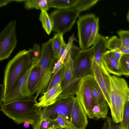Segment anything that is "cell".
I'll list each match as a JSON object with an SVG mask.
<instances>
[{
	"instance_id": "cell-1",
	"label": "cell",
	"mask_w": 129,
	"mask_h": 129,
	"mask_svg": "<svg viewBox=\"0 0 129 129\" xmlns=\"http://www.w3.org/2000/svg\"><path fill=\"white\" fill-rule=\"evenodd\" d=\"M33 98L0 103V111L17 124L29 122L33 128L42 120V107L37 106V100Z\"/></svg>"
},
{
	"instance_id": "cell-2",
	"label": "cell",
	"mask_w": 129,
	"mask_h": 129,
	"mask_svg": "<svg viewBox=\"0 0 129 129\" xmlns=\"http://www.w3.org/2000/svg\"><path fill=\"white\" fill-rule=\"evenodd\" d=\"M28 50L20 51L7 63L4 70L2 100L9 94L29 69Z\"/></svg>"
},
{
	"instance_id": "cell-3",
	"label": "cell",
	"mask_w": 129,
	"mask_h": 129,
	"mask_svg": "<svg viewBox=\"0 0 129 129\" xmlns=\"http://www.w3.org/2000/svg\"><path fill=\"white\" fill-rule=\"evenodd\" d=\"M52 38L42 45L41 53L39 63L40 67V76L37 87L35 99L42 96L46 90L53 74L52 71L55 59L54 57Z\"/></svg>"
},
{
	"instance_id": "cell-4",
	"label": "cell",
	"mask_w": 129,
	"mask_h": 129,
	"mask_svg": "<svg viewBox=\"0 0 129 129\" xmlns=\"http://www.w3.org/2000/svg\"><path fill=\"white\" fill-rule=\"evenodd\" d=\"M109 78L110 89L109 107L112 110H115L116 108L115 122L118 123L121 121L124 104L129 100V87L123 78L110 75Z\"/></svg>"
},
{
	"instance_id": "cell-5",
	"label": "cell",
	"mask_w": 129,
	"mask_h": 129,
	"mask_svg": "<svg viewBox=\"0 0 129 129\" xmlns=\"http://www.w3.org/2000/svg\"><path fill=\"white\" fill-rule=\"evenodd\" d=\"M75 92L60 95L53 104L42 107V119H56L58 114L61 115L71 122V116L74 102Z\"/></svg>"
},
{
	"instance_id": "cell-6",
	"label": "cell",
	"mask_w": 129,
	"mask_h": 129,
	"mask_svg": "<svg viewBox=\"0 0 129 129\" xmlns=\"http://www.w3.org/2000/svg\"><path fill=\"white\" fill-rule=\"evenodd\" d=\"M80 13L74 8L58 9L49 15L53 23L52 30L63 35L70 30Z\"/></svg>"
},
{
	"instance_id": "cell-7",
	"label": "cell",
	"mask_w": 129,
	"mask_h": 129,
	"mask_svg": "<svg viewBox=\"0 0 129 129\" xmlns=\"http://www.w3.org/2000/svg\"><path fill=\"white\" fill-rule=\"evenodd\" d=\"M94 52L92 47L81 50L74 60V84L77 86L82 78L93 74Z\"/></svg>"
},
{
	"instance_id": "cell-8",
	"label": "cell",
	"mask_w": 129,
	"mask_h": 129,
	"mask_svg": "<svg viewBox=\"0 0 129 129\" xmlns=\"http://www.w3.org/2000/svg\"><path fill=\"white\" fill-rule=\"evenodd\" d=\"M16 21L10 22L0 33V60L8 58L17 44L16 34Z\"/></svg>"
},
{
	"instance_id": "cell-9",
	"label": "cell",
	"mask_w": 129,
	"mask_h": 129,
	"mask_svg": "<svg viewBox=\"0 0 129 129\" xmlns=\"http://www.w3.org/2000/svg\"><path fill=\"white\" fill-rule=\"evenodd\" d=\"M34 66L31 67L28 69L9 94L5 98L1 101L0 103L6 104L15 101L27 100L35 97L31 94L28 85V79Z\"/></svg>"
},
{
	"instance_id": "cell-10",
	"label": "cell",
	"mask_w": 129,
	"mask_h": 129,
	"mask_svg": "<svg viewBox=\"0 0 129 129\" xmlns=\"http://www.w3.org/2000/svg\"><path fill=\"white\" fill-rule=\"evenodd\" d=\"M96 18L93 14H87L79 18L77 25L79 45L81 50L88 48V43Z\"/></svg>"
},
{
	"instance_id": "cell-11",
	"label": "cell",
	"mask_w": 129,
	"mask_h": 129,
	"mask_svg": "<svg viewBox=\"0 0 129 129\" xmlns=\"http://www.w3.org/2000/svg\"><path fill=\"white\" fill-rule=\"evenodd\" d=\"M75 94L88 117L91 119H94L92 114V108L95 100L84 78L81 79L78 82Z\"/></svg>"
},
{
	"instance_id": "cell-12",
	"label": "cell",
	"mask_w": 129,
	"mask_h": 129,
	"mask_svg": "<svg viewBox=\"0 0 129 129\" xmlns=\"http://www.w3.org/2000/svg\"><path fill=\"white\" fill-rule=\"evenodd\" d=\"M93 75L100 88L109 106L110 105V75L104 64L100 65L94 60L92 62Z\"/></svg>"
},
{
	"instance_id": "cell-13",
	"label": "cell",
	"mask_w": 129,
	"mask_h": 129,
	"mask_svg": "<svg viewBox=\"0 0 129 129\" xmlns=\"http://www.w3.org/2000/svg\"><path fill=\"white\" fill-rule=\"evenodd\" d=\"M64 71L62 86V91L60 95H64L76 91L77 86L74 85V60L68 52L64 62Z\"/></svg>"
},
{
	"instance_id": "cell-14",
	"label": "cell",
	"mask_w": 129,
	"mask_h": 129,
	"mask_svg": "<svg viewBox=\"0 0 129 129\" xmlns=\"http://www.w3.org/2000/svg\"><path fill=\"white\" fill-rule=\"evenodd\" d=\"M87 116L79 101L75 97L71 120L76 129H85L88 123Z\"/></svg>"
},
{
	"instance_id": "cell-15",
	"label": "cell",
	"mask_w": 129,
	"mask_h": 129,
	"mask_svg": "<svg viewBox=\"0 0 129 129\" xmlns=\"http://www.w3.org/2000/svg\"><path fill=\"white\" fill-rule=\"evenodd\" d=\"M62 91L61 84L58 83L43 93L39 99V102L36 104V105L43 107L52 104L55 102Z\"/></svg>"
},
{
	"instance_id": "cell-16",
	"label": "cell",
	"mask_w": 129,
	"mask_h": 129,
	"mask_svg": "<svg viewBox=\"0 0 129 129\" xmlns=\"http://www.w3.org/2000/svg\"><path fill=\"white\" fill-rule=\"evenodd\" d=\"M102 59L104 66L109 74L118 77L123 75L120 63L114 57L112 51H106L103 54Z\"/></svg>"
},
{
	"instance_id": "cell-17",
	"label": "cell",
	"mask_w": 129,
	"mask_h": 129,
	"mask_svg": "<svg viewBox=\"0 0 129 129\" xmlns=\"http://www.w3.org/2000/svg\"><path fill=\"white\" fill-rule=\"evenodd\" d=\"M84 78L95 101L101 105L108 106L102 90L93 75H89Z\"/></svg>"
},
{
	"instance_id": "cell-18",
	"label": "cell",
	"mask_w": 129,
	"mask_h": 129,
	"mask_svg": "<svg viewBox=\"0 0 129 129\" xmlns=\"http://www.w3.org/2000/svg\"><path fill=\"white\" fill-rule=\"evenodd\" d=\"M107 40L105 37L100 34L92 47L94 52V60L100 65L104 64L102 57L106 51Z\"/></svg>"
},
{
	"instance_id": "cell-19",
	"label": "cell",
	"mask_w": 129,
	"mask_h": 129,
	"mask_svg": "<svg viewBox=\"0 0 129 129\" xmlns=\"http://www.w3.org/2000/svg\"><path fill=\"white\" fill-rule=\"evenodd\" d=\"M40 76V67L39 63L34 66L29 75L28 85L29 91L32 95L36 94Z\"/></svg>"
},
{
	"instance_id": "cell-20",
	"label": "cell",
	"mask_w": 129,
	"mask_h": 129,
	"mask_svg": "<svg viewBox=\"0 0 129 129\" xmlns=\"http://www.w3.org/2000/svg\"><path fill=\"white\" fill-rule=\"evenodd\" d=\"M78 1V0H47L49 8H55L59 9L73 8Z\"/></svg>"
},
{
	"instance_id": "cell-21",
	"label": "cell",
	"mask_w": 129,
	"mask_h": 129,
	"mask_svg": "<svg viewBox=\"0 0 129 129\" xmlns=\"http://www.w3.org/2000/svg\"><path fill=\"white\" fill-rule=\"evenodd\" d=\"M108 106L103 105L98 103L95 101L93 102L92 108V115L94 119H106L107 117Z\"/></svg>"
},
{
	"instance_id": "cell-22",
	"label": "cell",
	"mask_w": 129,
	"mask_h": 129,
	"mask_svg": "<svg viewBox=\"0 0 129 129\" xmlns=\"http://www.w3.org/2000/svg\"><path fill=\"white\" fill-rule=\"evenodd\" d=\"M24 7L26 9H36L48 10L49 8L47 0H25Z\"/></svg>"
},
{
	"instance_id": "cell-23",
	"label": "cell",
	"mask_w": 129,
	"mask_h": 129,
	"mask_svg": "<svg viewBox=\"0 0 129 129\" xmlns=\"http://www.w3.org/2000/svg\"><path fill=\"white\" fill-rule=\"evenodd\" d=\"M29 57V68L33 66H35L39 62L40 57L41 49L40 45L35 43L32 48L28 50Z\"/></svg>"
},
{
	"instance_id": "cell-24",
	"label": "cell",
	"mask_w": 129,
	"mask_h": 129,
	"mask_svg": "<svg viewBox=\"0 0 129 129\" xmlns=\"http://www.w3.org/2000/svg\"><path fill=\"white\" fill-rule=\"evenodd\" d=\"M39 20L46 33L48 35H49L52 30L53 23L47 11L41 10Z\"/></svg>"
},
{
	"instance_id": "cell-25",
	"label": "cell",
	"mask_w": 129,
	"mask_h": 129,
	"mask_svg": "<svg viewBox=\"0 0 129 129\" xmlns=\"http://www.w3.org/2000/svg\"><path fill=\"white\" fill-rule=\"evenodd\" d=\"M63 36L62 34L57 33L52 38L54 57L57 60L59 58L62 43L64 41Z\"/></svg>"
},
{
	"instance_id": "cell-26",
	"label": "cell",
	"mask_w": 129,
	"mask_h": 129,
	"mask_svg": "<svg viewBox=\"0 0 129 129\" xmlns=\"http://www.w3.org/2000/svg\"><path fill=\"white\" fill-rule=\"evenodd\" d=\"M64 68V65L63 64L53 75L46 91L50 89L57 84H61L63 80Z\"/></svg>"
},
{
	"instance_id": "cell-27",
	"label": "cell",
	"mask_w": 129,
	"mask_h": 129,
	"mask_svg": "<svg viewBox=\"0 0 129 129\" xmlns=\"http://www.w3.org/2000/svg\"><path fill=\"white\" fill-rule=\"evenodd\" d=\"M61 128L56 119H42L33 129H56Z\"/></svg>"
},
{
	"instance_id": "cell-28",
	"label": "cell",
	"mask_w": 129,
	"mask_h": 129,
	"mask_svg": "<svg viewBox=\"0 0 129 129\" xmlns=\"http://www.w3.org/2000/svg\"><path fill=\"white\" fill-rule=\"evenodd\" d=\"M99 1V0H78L77 3L73 8L80 13L91 8Z\"/></svg>"
},
{
	"instance_id": "cell-29",
	"label": "cell",
	"mask_w": 129,
	"mask_h": 129,
	"mask_svg": "<svg viewBox=\"0 0 129 129\" xmlns=\"http://www.w3.org/2000/svg\"><path fill=\"white\" fill-rule=\"evenodd\" d=\"M99 18L96 17L94 22L90 37L88 43V48L94 44L99 35L100 34L99 33Z\"/></svg>"
},
{
	"instance_id": "cell-30",
	"label": "cell",
	"mask_w": 129,
	"mask_h": 129,
	"mask_svg": "<svg viewBox=\"0 0 129 129\" xmlns=\"http://www.w3.org/2000/svg\"><path fill=\"white\" fill-rule=\"evenodd\" d=\"M123 45L121 39L116 36H112L107 40V48L110 50H119Z\"/></svg>"
},
{
	"instance_id": "cell-31",
	"label": "cell",
	"mask_w": 129,
	"mask_h": 129,
	"mask_svg": "<svg viewBox=\"0 0 129 129\" xmlns=\"http://www.w3.org/2000/svg\"><path fill=\"white\" fill-rule=\"evenodd\" d=\"M129 122V100L125 103L123 110L121 120L119 124L120 129H124Z\"/></svg>"
},
{
	"instance_id": "cell-32",
	"label": "cell",
	"mask_w": 129,
	"mask_h": 129,
	"mask_svg": "<svg viewBox=\"0 0 129 129\" xmlns=\"http://www.w3.org/2000/svg\"><path fill=\"white\" fill-rule=\"evenodd\" d=\"M119 63L123 75L129 77V54L123 55L121 58Z\"/></svg>"
},
{
	"instance_id": "cell-33",
	"label": "cell",
	"mask_w": 129,
	"mask_h": 129,
	"mask_svg": "<svg viewBox=\"0 0 129 129\" xmlns=\"http://www.w3.org/2000/svg\"><path fill=\"white\" fill-rule=\"evenodd\" d=\"M56 119L61 127L62 128H70L76 129L70 122L61 115L58 114Z\"/></svg>"
},
{
	"instance_id": "cell-34",
	"label": "cell",
	"mask_w": 129,
	"mask_h": 129,
	"mask_svg": "<svg viewBox=\"0 0 129 129\" xmlns=\"http://www.w3.org/2000/svg\"><path fill=\"white\" fill-rule=\"evenodd\" d=\"M117 33L120 38L123 45L129 47V31L119 30Z\"/></svg>"
},
{
	"instance_id": "cell-35",
	"label": "cell",
	"mask_w": 129,
	"mask_h": 129,
	"mask_svg": "<svg viewBox=\"0 0 129 129\" xmlns=\"http://www.w3.org/2000/svg\"><path fill=\"white\" fill-rule=\"evenodd\" d=\"M81 51L80 48L76 46H73L71 47L69 52L73 60Z\"/></svg>"
},
{
	"instance_id": "cell-36",
	"label": "cell",
	"mask_w": 129,
	"mask_h": 129,
	"mask_svg": "<svg viewBox=\"0 0 129 129\" xmlns=\"http://www.w3.org/2000/svg\"><path fill=\"white\" fill-rule=\"evenodd\" d=\"M112 51L113 55L115 59L119 62L122 56L124 55L119 50H116Z\"/></svg>"
},
{
	"instance_id": "cell-37",
	"label": "cell",
	"mask_w": 129,
	"mask_h": 129,
	"mask_svg": "<svg viewBox=\"0 0 129 129\" xmlns=\"http://www.w3.org/2000/svg\"><path fill=\"white\" fill-rule=\"evenodd\" d=\"M64 64V62L58 59L57 61L54 64L52 71V74L53 75Z\"/></svg>"
},
{
	"instance_id": "cell-38",
	"label": "cell",
	"mask_w": 129,
	"mask_h": 129,
	"mask_svg": "<svg viewBox=\"0 0 129 129\" xmlns=\"http://www.w3.org/2000/svg\"><path fill=\"white\" fill-rule=\"evenodd\" d=\"M123 54H129V47L123 45L119 50Z\"/></svg>"
},
{
	"instance_id": "cell-39",
	"label": "cell",
	"mask_w": 129,
	"mask_h": 129,
	"mask_svg": "<svg viewBox=\"0 0 129 129\" xmlns=\"http://www.w3.org/2000/svg\"><path fill=\"white\" fill-rule=\"evenodd\" d=\"M67 46V44H66V43H65L64 41L62 43L61 47V48L59 58L63 54L64 52L66 49Z\"/></svg>"
},
{
	"instance_id": "cell-40",
	"label": "cell",
	"mask_w": 129,
	"mask_h": 129,
	"mask_svg": "<svg viewBox=\"0 0 129 129\" xmlns=\"http://www.w3.org/2000/svg\"><path fill=\"white\" fill-rule=\"evenodd\" d=\"M12 1H15V0H0V7L6 5Z\"/></svg>"
},
{
	"instance_id": "cell-41",
	"label": "cell",
	"mask_w": 129,
	"mask_h": 129,
	"mask_svg": "<svg viewBox=\"0 0 129 129\" xmlns=\"http://www.w3.org/2000/svg\"><path fill=\"white\" fill-rule=\"evenodd\" d=\"M30 124V123L29 122L25 121L23 123V126L27 128L29 126Z\"/></svg>"
},
{
	"instance_id": "cell-42",
	"label": "cell",
	"mask_w": 129,
	"mask_h": 129,
	"mask_svg": "<svg viewBox=\"0 0 129 129\" xmlns=\"http://www.w3.org/2000/svg\"><path fill=\"white\" fill-rule=\"evenodd\" d=\"M127 20L129 21V10L127 15Z\"/></svg>"
},
{
	"instance_id": "cell-43",
	"label": "cell",
	"mask_w": 129,
	"mask_h": 129,
	"mask_svg": "<svg viewBox=\"0 0 129 129\" xmlns=\"http://www.w3.org/2000/svg\"><path fill=\"white\" fill-rule=\"evenodd\" d=\"M124 129H129V122L127 124Z\"/></svg>"
},
{
	"instance_id": "cell-44",
	"label": "cell",
	"mask_w": 129,
	"mask_h": 129,
	"mask_svg": "<svg viewBox=\"0 0 129 129\" xmlns=\"http://www.w3.org/2000/svg\"><path fill=\"white\" fill-rule=\"evenodd\" d=\"M62 129H74L72 128H63Z\"/></svg>"
},
{
	"instance_id": "cell-45",
	"label": "cell",
	"mask_w": 129,
	"mask_h": 129,
	"mask_svg": "<svg viewBox=\"0 0 129 129\" xmlns=\"http://www.w3.org/2000/svg\"><path fill=\"white\" fill-rule=\"evenodd\" d=\"M62 129V128H58V129Z\"/></svg>"
}]
</instances>
